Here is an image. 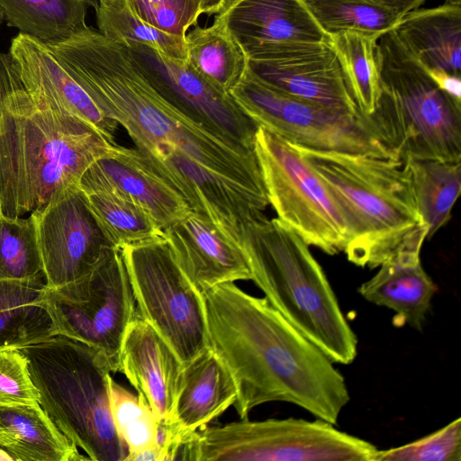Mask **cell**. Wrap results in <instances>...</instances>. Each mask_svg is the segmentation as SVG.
Segmentation results:
<instances>
[{
	"mask_svg": "<svg viewBox=\"0 0 461 461\" xmlns=\"http://www.w3.org/2000/svg\"><path fill=\"white\" fill-rule=\"evenodd\" d=\"M209 347L229 370L240 419L271 402L297 405L337 425L350 400L342 374L267 300L234 282L203 293Z\"/></svg>",
	"mask_w": 461,
	"mask_h": 461,
	"instance_id": "1",
	"label": "cell"
},
{
	"mask_svg": "<svg viewBox=\"0 0 461 461\" xmlns=\"http://www.w3.org/2000/svg\"><path fill=\"white\" fill-rule=\"evenodd\" d=\"M103 113L122 126L144 157L173 149L230 182L268 200L254 149L193 121L167 101L127 49L91 28L48 44Z\"/></svg>",
	"mask_w": 461,
	"mask_h": 461,
	"instance_id": "2",
	"label": "cell"
},
{
	"mask_svg": "<svg viewBox=\"0 0 461 461\" xmlns=\"http://www.w3.org/2000/svg\"><path fill=\"white\" fill-rule=\"evenodd\" d=\"M121 149L82 119L31 99L9 54H0L1 213L22 217L59 199Z\"/></svg>",
	"mask_w": 461,
	"mask_h": 461,
	"instance_id": "3",
	"label": "cell"
},
{
	"mask_svg": "<svg viewBox=\"0 0 461 461\" xmlns=\"http://www.w3.org/2000/svg\"><path fill=\"white\" fill-rule=\"evenodd\" d=\"M294 147L328 186L346 218L350 239L343 252L348 261L374 268L400 250L422 247L428 226L402 163Z\"/></svg>",
	"mask_w": 461,
	"mask_h": 461,
	"instance_id": "4",
	"label": "cell"
},
{
	"mask_svg": "<svg viewBox=\"0 0 461 461\" xmlns=\"http://www.w3.org/2000/svg\"><path fill=\"white\" fill-rule=\"evenodd\" d=\"M240 245L251 280L270 304L332 362L352 363L357 338L309 245L278 218L264 213L243 226Z\"/></svg>",
	"mask_w": 461,
	"mask_h": 461,
	"instance_id": "5",
	"label": "cell"
},
{
	"mask_svg": "<svg viewBox=\"0 0 461 461\" xmlns=\"http://www.w3.org/2000/svg\"><path fill=\"white\" fill-rule=\"evenodd\" d=\"M20 350L40 404L93 461H125L128 450L111 414L109 378L117 366L104 351L57 335Z\"/></svg>",
	"mask_w": 461,
	"mask_h": 461,
	"instance_id": "6",
	"label": "cell"
},
{
	"mask_svg": "<svg viewBox=\"0 0 461 461\" xmlns=\"http://www.w3.org/2000/svg\"><path fill=\"white\" fill-rule=\"evenodd\" d=\"M381 95L371 115L396 161H461V102L445 93L395 30L377 41Z\"/></svg>",
	"mask_w": 461,
	"mask_h": 461,
	"instance_id": "7",
	"label": "cell"
},
{
	"mask_svg": "<svg viewBox=\"0 0 461 461\" xmlns=\"http://www.w3.org/2000/svg\"><path fill=\"white\" fill-rule=\"evenodd\" d=\"M324 420L267 419L205 426L187 442L189 461H373L378 448Z\"/></svg>",
	"mask_w": 461,
	"mask_h": 461,
	"instance_id": "8",
	"label": "cell"
},
{
	"mask_svg": "<svg viewBox=\"0 0 461 461\" xmlns=\"http://www.w3.org/2000/svg\"><path fill=\"white\" fill-rule=\"evenodd\" d=\"M230 95L258 126L293 146L395 160L372 116L291 96L265 84L248 68Z\"/></svg>",
	"mask_w": 461,
	"mask_h": 461,
	"instance_id": "9",
	"label": "cell"
},
{
	"mask_svg": "<svg viewBox=\"0 0 461 461\" xmlns=\"http://www.w3.org/2000/svg\"><path fill=\"white\" fill-rule=\"evenodd\" d=\"M140 317L183 365L209 347L205 304L166 239L121 248Z\"/></svg>",
	"mask_w": 461,
	"mask_h": 461,
	"instance_id": "10",
	"label": "cell"
},
{
	"mask_svg": "<svg viewBox=\"0 0 461 461\" xmlns=\"http://www.w3.org/2000/svg\"><path fill=\"white\" fill-rule=\"evenodd\" d=\"M254 151L269 204L277 218L309 246L329 255L344 251L350 239L346 218L331 192L290 143L258 126Z\"/></svg>",
	"mask_w": 461,
	"mask_h": 461,
	"instance_id": "11",
	"label": "cell"
},
{
	"mask_svg": "<svg viewBox=\"0 0 461 461\" xmlns=\"http://www.w3.org/2000/svg\"><path fill=\"white\" fill-rule=\"evenodd\" d=\"M47 304L59 335L104 351L118 372L124 332L139 314L121 249H109L86 276L48 287Z\"/></svg>",
	"mask_w": 461,
	"mask_h": 461,
	"instance_id": "12",
	"label": "cell"
},
{
	"mask_svg": "<svg viewBox=\"0 0 461 461\" xmlns=\"http://www.w3.org/2000/svg\"><path fill=\"white\" fill-rule=\"evenodd\" d=\"M151 84L172 105L215 133L254 149L258 125L205 80L186 59L169 58L142 43H122Z\"/></svg>",
	"mask_w": 461,
	"mask_h": 461,
	"instance_id": "13",
	"label": "cell"
},
{
	"mask_svg": "<svg viewBox=\"0 0 461 461\" xmlns=\"http://www.w3.org/2000/svg\"><path fill=\"white\" fill-rule=\"evenodd\" d=\"M248 69L265 84L291 96L345 113L363 114L356 103L341 57L332 42L271 46L249 58Z\"/></svg>",
	"mask_w": 461,
	"mask_h": 461,
	"instance_id": "14",
	"label": "cell"
},
{
	"mask_svg": "<svg viewBox=\"0 0 461 461\" xmlns=\"http://www.w3.org/2000/svg\"><path fill=\"white\" fill-rule=\"evenodd\" d=\"M31 215L36 225L43 275L49 288L62 286L86 276L113 248L79 187Z\"/></svg>",
	"mask_w": 461,
	"mask_h": 461,
	"instance_id": "15",
	"label": "cell"
},
{
	"mask_svg": "<svg viewBox=\"0 0 461 461\" xmlns=\"http://www.w3.org/2000/svg\"><path fill=\"white\" fill-rule=\"evenodd\" d=\"M8 54L20 84L31 99L82 119L110 142L116 143L119 124L103 113L46 43L19 33L12 40Z\"/></svg>",
	"mask_w": 461,
	"mask_h": 461,
	"instance_id": "16",
	"label": "cell"
},
{
	"mask_svg": "<svg viewBox=\"0 0 461 461\" xmlns=\"http://www.w3.org/2000/svg\"><path fill=\"white\" fill-rule=\"evenodd\" d=\"M214 21L248 59L278 44L331 42L303 0H229Z\"/></svg>",
	"mask_w": 461,
	"mask_h": 461,
	"instance_id": "17",
	"label": "cell"
},
{
	"mask_svg": "<svg viewBox=\"0 0 461 461\" xmlns=\"http://www.w3.org/2000/svg\"><path fill=\"white\" fill-rule=\"evenodd\" d=\"M164 231L177 264L202 293L223 283L251 280L240 245L204 215L192 211Z\"/></svg>",
	"mask_w": 461,
	"mask_h": 461,
	"instance_id": "18",
	"label": "cell"
},
{
	"mask_svg": "<svg viewBox=\"0 0 461 461\" xmlns=\"http://www.w3.org/2000/svg\"><path fill=\"white\" fill-rule=\"evenodd\" d=\"M183 363L162 337L140 315L124 332L118 371L150 405L156 418L170 420Z\"/></svg>",
	"mask_w": 461,
	"mask_h": 461,
	"instance_id": "19",
	"label": "cell"
},
{
	"mask_svg": "<svg viewBox=\"0 0 461 461\" xmlns=\"http://www.w3.org/2000/svg\"><path fill=\"white\" fill-rule=\"evenodd\" d=\"M79 188L89 193L114 189L144 209L165 230L193 210L173 188L151 172L136 149H122L98 159L83 174Z\"/></svg>",
	"mask_w": 461,
	"mask_h": 461,
	"instance_id": "20",
	"label": "cell"
},
{
	"mask_svg": "<svg viewBox=\"0 0 461 461\" xmlns=\"http://www.w3.org/2000/svg\"><path fill=\"white\" fill-rule=\"evenodd\" d=\"M421 248L400 250L363 283L358 292L366 301L394 312L393 323L421 330L438 290L420 262Z\"/></svg>",
	"mask_w": 461,
	"mask_h": 461,
	"instance_id": "21",
	"label": "cell"
},
{
	"mask_svg": "<svg viewBox=\"0 0 461 461\" xmlns=\"http://www.w3.org/2000/svg\"><path fill=\"white\" fill-rule=\"evenodd\" d=\"M235 383L219 357L208 347L183 366L169 421L182 435H190L233 406Z\"/></svg>",
	"mask_w": 461,
	"mask_h": 461,
	"instance_id": "22",
	"label": "cell"
},
{
	"mask_svg": "<svg viewBox=\"0 0 461 461\" xmlns=\"http://www.w3.org/2000/svg\"><path fill=\"white\" fill-rule=\"evenodd\" d=\"M394 30L424 68L461 77V3L411 10Z\"/></svg>",
	"mask_w": 461,
	"mask_h": 461,
	"instance_id": "23",
	"label": "cell"
},
{
	"mask_svg": "<svg viewBox=\"0 0 461 461\" xmlns=\"http://www.w3.org/2000/svg\"><path fill=\"white\" fill-rule=\"evenodd\" d=\"M0 448L14 461L90 460L41 404L0 406Z\"/></svg>",
	"mask_w": 461,
	"mask_h": 461,
	"instance_id": "24",
	"label": "cell"
},
{
	"mask_svg": "<svg viewBox=\"0 0 461 461\" xmlns=\"http://www.w3.org/2000/svg\"><path fill=\"white\" fill-rule=\"evenodd\" d=\"M42 277L0 280V351L20 349L59 335Z\"/></svg>",
	"mask_w": 461,
	"mask_h": 461,
	"instance_id": "25",
	"label": "cell"
},
{
	"mask_svg": "<svg viewBox=\"0 0 461 461\" xmlns=\"http://www.w3.org/2000/svg\"><path fill=\"white\" fill-rule=\"evenodd\" d=\"M88 0H0L4 20L20 33L44 43L70 38L88 28Z\"/></svg>",
	"mask_w": 461,
	"mask_h": 461,
	"instance_id": "26",
	"label": "cell"
},
{
	"mask_svg": "<svg viewBox=\"0 0 461 461\" xmlns=\"http://www.w3.org/2000/svg\"><path fill=\"white\" fill-rule=\"evenodd\" d=\"M191 66L213 87L230 95L248 68L241 47L219 23L196 27L185 37Z\"/></svg>",
	"mask_w": 461,
	"mask_h": 461,
	"instance_id": "27",
	"label": "cell"
},
{
	"mask_svg": "<svg viewBox=\"0 0 461 461\" xmlns=\"http://www.w3.org/2000/svg\"><path fill=\"white\" fill-rule=\"evenodd\" d=\"M402 166L409 172L429 239L451 218V209L461 190V161L408 158Z\"/></svg>",
	"mask_w": 461,
	"mask_h": 461,
	"instance_id": "28",
	"label": "cell"
},
{
	"mask_svg": "<svg viewBox=\"0 0 461 461\" xmlns=\"http://www.w3.org/2000/svg\"><path fill=\"white\" fill-rule=\"evenodd\" d=\"M84 194L103 233L113 247L121 249L165 238L164 230L144 209L116 190L103 188Z\"/></svg>",
	"mask_w": 461,
	"mask_h": 461,
	"instance_id": "29",
	"label": "cell"
},
{
	"mask_svg": "<svg viewBox=\"0 0 461 461\" xmlns=\"http://www.w3.org/2000/svg\"><path fill=\"white\" fill-rule=\"evenodd\" d=\"M95 14L99 32L109 40L142 43L169 58L187 59L185 38L148 24L131 11L127 0H98Z\"/></svg>",
	"mask_w": 461,
	"mask_h": 461,
	"instance_id": "30",
	"label": "cell"
},
{
	"mask_svg": "<svg viewBox=\"0 0 461 461\" xmlns=\"http://www.w3.org/2000/svg\"><path fill=\"white\" fill-rule=\"evenodd\" d=\"M378 37L357 32L331 34V42L341 57L360 112L371 116L378 106L381 81L375 59Z\"/></svg>",
	"mask_w": 461,
	"mask_h": 461,
	"instance_id": "31",
	"label": "cell"
},
{
	"mask_svg": "<svg viewBox=\"0 0 461 461\" xmlns=\"http://www.w3.org/2000/svg\"><path fill=\"white\" fill-rule=\"evenodd\" d=\"M328 33L357 32L380 38L394 30L402 14L367 0H303Z\"/></svg>",
	"mask_w": 461,
	"mask_h": 461,
	"instance_id": "32",
	"label": "cell"
},
{
	"mask_svg": "<svg viewBox=\"0 0 461 461\" xmlns=\"http://www.w3.org/2000/svg\"><path fill=\"white\" fill-rule=\"evenodd\" d=\"M109 394L115 429L128 450L125 461L158 447V420L147 400L141 394L135 395L126 390L112 375L109 378Z\"/></svg>",
	"mask_w": 461,
	"mask_h": 461,
	"instance_id": "33",
	"label": "cell"
},
{
	"mask_svg": "<svg viewBox=\"0 0 461 461\" xmlns=\"http://www.w3.org/2000/svg\"><path fill=\"white\" fill-rule=\"evenodd\" d=\"M43 275L34 219L0 212V280H23Z\"/></svg>",
	"mask_w": 461,
	"mask_h": 461,
	"instance_id": "34",
	"label": "cell"
},
{
	"mask_svg": "<svg viewBox=\"0 0 461 461\" xmlns=\"http://www.w3.org/2000/svg\"><path fill=\"white\" fill-rule=\"evenodd\" d=\"M461 419L409 444L377 450L373 461H460Z\"/></svg>",
	"mask_w": 461,
	"mask_h": 461,
	"instance_id": "35",
	"label": "cell"
},
{
	"mask_svg": "<svg viewBox=\"0 0 461 461\" xmlns=\"http://www.w3.org/2000/svg\"><path fill=\"white\" fill-rule=\"evenodd\" d=\"M131 11L148 24L185 38L202 13V0H127Z\"/></svg>",
	"mask_w": 461,
	"mask_h": 461,
	"instance_id": "36",
	"label": "cell"
},
{
	"mask_svg": "<svg viewBox=\"0 0 461 461\" xmlns=\"http://www.w3.org/2000/svg\"><path fill=\"white\" fill-rule=\"evenodd\" d=\"M40 403V393L20 349L0 351V406Z\"/></svg>",
	"mask_w": 461,
	"mask_h": 461,
	"instance_id": "37",
	"label": "cell"
},
{
	"mask_svg": "<svg viewBox=\"0 0 461 461\" xmlns=\"http://www.w3.org/2000/svg\"><path fill=\"white\" fill-rule=\"evenodd\" d=\"M427 70L445 93L461 102V77L441 71Z\"/></svg>",
	"mask_w": 461,
	"mask_h": 461,
	"instance_id": "38",
	"label": "cell"
},
{
	"mask_svg": "<svg viewBox=\"0 0 461 461\" xmlns=\"http://www.w3.org/2000/svg\"><path fill=\"white\" fill-rule=\"evenodd\" d=\"M373 4L393 10L404 14L411 10L419 8L426 0H367Z\"/></svg>",
	"mask_w": 461,
	"mask_h": 461,
	"instance_id": "39",
	"label": "cell"
},
{
	"mask_svg": "<svg viewBox=\"0 0 461 461\" xmlns=\"http://www.w3.org/2000/svg\"><path fill=\"white\" fill-rule=\"evenodd\" d=\"M229 0H202V13L217 14L227 5Z\"/></svg>",
	"mask_w": 461,
	"mask_h": 461,
	"instance_id": "40",
	"label": "cell"
},
{
	"mask_svg": "<svg viewBox=\"0 0 461 461\" xmlns=\"http://www.w3.org/2000/svg\"><path fill=\"white\" fill-rule=\"evenodd\" d=\"M0 460L14 461L13 458L3 449L0 448Z\"/></svg>",
	"mask_w": 461,
	"mask_h": 461,
	"instance_id": "41",
	"label": "cell"
},
{
	"mask_svg": "<svg viewBox=\"0 0 461 461\" xmlns=\"http://www.w3.org/2000/svg\"><path fill=\"white\" fill-rule=\"evenodd\" d=\"M3 20H4V17H3L2 12L0 10V24L2 23Z\"/></svg>",
	"mask_w": 461,
	"mask_h": 461,
	"instance_id": "42",
	"label": "cell"
},
{
	"mask_svg": "<svg viewBox=\"0 0 461 461\" xmlns=\"http://www.w3.org/2000/svg\"><path fill=\"white\" fill-rule=\"evenodd\" d=\"M447 1L461 3V0H447Z\"/></svg>",
	"mask_w": 461,
	"mask_h": 461,
	"instance_id": "43",
	"label": "cell"
}]
</instances>
